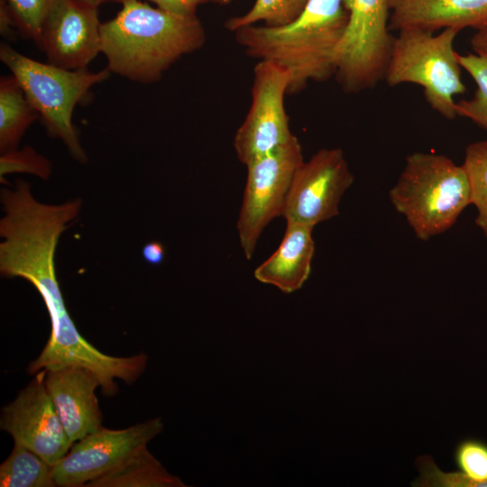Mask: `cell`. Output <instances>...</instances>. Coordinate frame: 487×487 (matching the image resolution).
Returning a JSON list of instances; mask_svg holds the SVG:
<instances>
[{
	"label": "cell",
	"mask_w": 487,
	"mask_h": 487,
	"mask_svg": "<svg viewBox=\"0 0 487 487\" xmlns=\"http://www.w3.org/2000/svg\"><path fill=\"white\" fill-rule=\"evenodd\" d=\"M121 4L118 14L101 25V53L111 73L142 84L154 83L206 42L196 14H177L141 0Z\"/></svg>",
	"instance_id": "6da1fadb"
},
{
	"label": "cell",
	"mask_w": 487,
	"mask_h": 487,
	"mask_svg": "<svg viewBox=\"0 0 487 487\" xmlns=\"http://www.w3.org/2000/svg\"><path fill=\"white\" fill-rule=\"evenodd\" d=\"M348 20L343 0H309L301 14L282 26L253 24L234 32L254 59L272 62L290 75L289 94L335 73V53Z\"/></svg>",
	"instance_id": "7a4b0ae2"
},
{
	"label": "cell",
	"mask_w": 487,
	"mask_h": 487,
	"mask_svg": "<svg viewBox=\"0 0 487 487\" xmlns=\"http://www.w3.org/2000/svg\"><path fill=\"white\" fill-rule=\"evenodd\" d=\"M395 210L423 241L450 229L470 205V188L463 165L434 152H414L389 191Z\"/></svg>",
	"instance_id": "3957f363"
},
{
	"label": "cell",
	"mask_w": 487,
	"mask_h": 487,
	"mask_svg": "<svg viewBox=\"0 0 487 487\" xmlns=\"http://www.w3.org/2000/svg\"><path fill=\"white\" fill-rule=\"evenodd\" d=\"M0 60L18 80L48 135L61 140L73 159L86 163L87 156L79 142L72 115L88 91L109 78L110 70L63 69L31 59L6 43L0 45Z\"/></svg>",
	"instance_id": "277c9868"
},
{
	"label": "cell",
	"mask_w": 487,
	"mask_h": 487,
	"mask_svg": "<svg viewBox=\"0 0 487 487\" xmlns=\"http://www.w3.org/2000/svg\"><path fill=\"white\" fill-rule=\"evenodd\" d=\"M460 31L446 28L435 33L403 29L394 38L384 79L389 86L416 84L430 107L446 119L457 115L454 97L464 93L461 66L454 48Z\"/></svg>",
	"instance_id": "5b68a950"
},
{
	"label": "cell",
	"mask_w": 487,
	"mask_h": 487,
	"mask_svg": "<svg viewBox=\"0 0 487 487\" xmlns=\"http://www.w3.org/2000/svg\"><path fill=\"white\" fill-rule=\"evenodd\" d=\"M348 20L335 53V78L345 93L371 89L384 78L394 37L387 0H343Z\"/></svg>",
	"instance_id": "8992f818"
},
{
	"label": "cell",
	"mask_w": 487,
	"mask_h": 487,
	"mask_svg": "<svg viewBox=\"0 0 487 487\" xmlns=\"http://www.w3.org/2000/svg\"><path fill=\"white\" fill-rule=\"evenodd\" d=\"M303 161L301 144L294 135L285 144L245 165L246 183L236 229L247 260L252 259L265 227L282 216L292 179Z\"/></svg>",
	"instance_id": "52a82bcc"
},
{
	"label": "cell",
	"mask_w": 487,
	"mask_h": 487,
	"mask_svg": "<svg viewBox=\"0 0 487 487\" xmlns=\"http://www.w3.org/2000/svg\"><path fill=\"white\" fill-rule=\"evenodd\" d=\"M289 84L290 75L283 68L263 60L254 66L250 107L234 137V152L244 165L294 136L285 108Z\"/></svg>",
	"instance_id": "ba28073f"
},
{
	"label": "cell",
	"mask_w": 487,
	"mask_h": 487,
	"mask_svg": "<svg viewBox=\"0 0 487 487\" xmlns=\"http://www.w3.org/2000/svg\"><path fill=\"white\" fill-rule=\"evenodd\" d=\"M354 179L342 149L319 150L297 170L281 216L286 223L315 227L338 216L340 201Z\"/></svg>",
	"instance_id": "9c48e42d"
},
{
	"label": "cell",
	"mask_w": 487,
	"mask_h": 487,
	"mask_svg": "<svg viewBox=\"0 0 487 487\" xmlns=\"http://www.w3.org/2000/svg\"><path fill=\"white\" fill-rule=\"evenodd\" d=\"M163 429L161 418L124 429L104 427L76 441L68 454L53 465L57 486H86L133 456Z\"/></svg>",
	"instance_id": "30bf717a"
},
{
	"label": "cell",
	"mask_w": 487,
	"mask_h": 487,
	"mask_svg": "<svg viewBox=\"0 0 487 487\" xmlns=\"http://www.w3.org/2000/svg\"><path fill=\"white\" fill-rule=\"evenodd\" d=\"M45 370L2 408L0 427L51 465L63 458L72 443L45 387Z\"/></svg>",
	"instance_id": "8fae6325"
},
{
	"label": "cell",
	"mask_w": 487,
	"mask_h": 487,
	"mask_svg": "<svg viewBox=\"0 0 487 487\" xmlns=\"http://www.w3.org/2000/svg\"><path fill=\"white\" fill-rule=\"evenodd\" d=\"M101 25L98 7L79 0H51L38 46L51 64L87 69L101 53Z\"/></svg>",
	"instance_id": "7c38bea8"
},
{
	"label": "cell",
	"mask_w": 487,
	"mask_h": 487,
	"mask_svg": "<svg viewBox=\"0 0 487 487\" xmlns=\"http://www.w3.org/2000/svg\"><path fill=\"white\" fill-rule=\"evenodd\" d=\"M44 383L72 443L102 427L103 417L95 393L100 380L96 372L68 365L47 370Z\"/></svg>",
	"instance_id": "4fadbf2b"
},
{
	"label": "cell",
	"mask_w": 487,
	"mask_h": 487,
	"mask_svg": "<svg viewBox=\"0 0 487 487\" xmlns=\"http://www.w3.org/2000/svg\"><path fill=\"white\" fill-rule=\"evenodd\" d=\"M390 30L435 32L455 28L479 29L487 23V0H387Z\"/></svg>",
	"instance_id": "5bb4252c"
},
{
	"label": "cell",
	"mask_w": 487,
	"mask_h": 487,
	"mask_svg": "<svg viewBox=\"0 0 487 487\" xmlns=\"http://www.w3.org/2000/svg\"><path fill=\"white\" fill-rule=\"evenodd\" d=\"M313 229L311 225L286 223L279 247L254 270V278L287 294L301 289L311 271L315 253Z\"/></svg>",
	"instance_id": "9a60e30c"
},
{
	"label": "cell",
	"mask_w": 487,
	"mask_h": 487,
	"mask_svg": "<svg viewBox=\"0 0 487 487\" xmlns=\"http://www.w3.org/2000/svg\"><path fill=\"white\" fill-rule=\"evenodd\" d=\"M458 471L443 472L430 455L416 460L419 474L414 487H487V443L476 438L460 441L454 452Z\"/></svg>",
	"instance_id": "2e32d148"
},
{
	"label": "cell",
	"mask_w": 487,
	"mask_h": 487,
	"mask_svg": "<svg viewBox=\"0 0 487 487\" xmlns=\"http://www.w3.org/2000/svg\"><path fill=\"white\" fill-rule=\"evenodd\" d=\"M88 487H184L144 447L114 469L90 481Z\"/></svg>",
	"instance_id": "e0dca14e"
},
{
	"label": "cell",
	"mask_w": 487,
	"mask_h": 487,
	"mask_svg": "<svg viewBox=\"0 0 487 487\" xmlns=\"http://www.w3.org/2000/svg\"><path fill=\"white\" fill-rule=\"evenodd\" d=\"M39 114L13 75L0 78V152L18 148V144Z\"/></svg>",
	"instance_id": "ac0fdd59"
},
{
	"label": "cell",
	"mask_w": 487,
	"mask_h": 487,
	"mask_svg": "<svg viewBox=\"0 0 487 487\" xmlns=\"http://www.w3.org/2000/svg\"><path fill=\"white\" fill-rule=\"evenodd\" d=\"M1 487H56L53 465L31 449L14 444L0 465Z\"/></svg>",
	"instance_id": "d6986e66"
},
{
	"label": "cell",
	"mask_w": 487,
	"mask_h": 487,
	"mask_svg": "<svg viewBox=\"0 0 487 487\" xmlns=\"http://www.w3.org/2000/svg\"><path fill=\"white\" fill-rule=\"evenodd\" d=\"M309 0H255L253 6L244 14L233 16L225 23V27L234 32L248 25L262 23L265 26H282L297 19Z\"/></svg>",
	"instance_id": "ffe728a7"
},
{
	"label": "cell",
	"mask_w": 487,
	"mask_h": 487,
	"mask_svg": "<svg viewBox=\"0 0 487 487\" xmlns=\"http://www.w3.org/2000/svg\"><path fill=\"white\" fill-rule=\"evenodd\" d=\"M462 165L469 183L470 205L477 210L475 224L487 237V141L469 144Z\"/></svg>",
	"instance_id": "44dd1931"
},
{
	"label": "cell",
	"mask_w": 487,
	"mask_h": 487,
	"mask_svg": "<svg viewBox=\"0 0 487 487\" xmlns=\"http://www.w3.org/2000/svg\"><path fill=\"white\" fill-rule=\"evenodd\" d=\"M457 59L461 68L473 78L477 89L471 99L456 102V115L469 118L487 130V57L476 53H458Z\"/></svg>",
	"instance_id": "7402d4cb"
},
{
	"label": "cell",
	"mask_w": 487,
	"mask_h": 487,
	"mask_svg": "<svg viewBox=\"0 0 487 487\" xmlns=\"http://www.w3.org/2000/svg\"><path fill=\"white\" fill-rule=\"evenodd\" d=\"M52 171L49 159L38 153L32 147L24 146L1 153L0 179L5 183L4 177L12 173H27L48 179Z\"/></svg>",
	"instance_id": "603a6c76"
},
{
	"label": "cell",
	"mask_w": 487,
	"mask_h": 487,
	"mask_svg": "<svg viewBox=\"0 0 487 487\" xmlns=\"http://www.w3.org/2000/svg\"><path fill=\"white\" fill-rule=\"evenodd\" d=\"M17 29L37 45L41 26L51 0H6Z\"/></svg>",
	"instance_id": "cb8c5ba5"
},
{
	"label": "cell",
	"mask_w": 487,
	"mask_h": 487,
	"mask_svg": "<svg viewBox=\"0 0 487 487\" xmlns=\"http://www.w3.org/2000/svg\"><path fill=\"white\" fill-rule=\"evenodd\" d=\"M124 0L120 1V4ZM157 7L181 15H190L196 14V8L190 5L186 0H150Z\"/></svg>",
	"instance_id": "d4e9b609"
},
{
	"label": "cell",
	"mask_w": 487,
	"mask_h": 487,
	"mask_svg": "<svg viewBox=\"0 0 487 487\" xmlns=\"http://www.w3.org/2000/svg\"><path fill=\"white\" fill-rule=\"evenodd\" d=\"M142 255L148 263L152 265H159L164 260V245L157 241L149 242L143 246Z\"/></svg>",
	"instance_id": "484cf974"
},
{
	"label": "cell",
	"mask_w": 487,
	"mask_h": 487,
	"mask_svg": "<svg viewBox=\"0 0 487 487\" xmlns=\"http://www.w3.org/2000/svg\"><path fill=\"white\" fill-rule=\"evenodd\" d=\"M17 29L16 23L6 0H0V32L5 37L11 36Z\"/></svg>",
	"instance_id": "4316f807"
},
{
	"label": "cell",
	"mask_w": 487,
	"mask_h": 487,
	"mask_svg": "<svg viewBox=\"0 0 487 487\" xmlns=\"http://www.w3.org/2000/svg\"><path fill=\"white\" fill-rule=\"evenodd\" d=\"M471 45L476 54L487 57V23L477 29L471 39Z\"/></svg>",
	"instance_id": "83f0119b"
},
{
	"label": "cell",
	"mask_w": 487,
	"mask_h": 487,
	"mask_svg": "<svg viewBox=\"0 0 487 487\" xmlns=\"http://www.w3.org/2000/svg\"><path fill=\"white\" fill-rule=\"evenodd\" d=\"M190 5L197 9L199 5L213 3L218 5H227L234 0H186Z\"/></svg>",
	"instance_id": "f1b7e54d"
},
{
	"label": "cell",
	"mask_w": 487,
	"mask_h": 487,
	"mask_svg": "<svg viewBox=\"0 0 487 487\" xmlns=\"http://www.w3.org/2000/svg\"><path fill=\"white\" fill-rule=\"evenodd\" d=\"M79 1H82V2L87 3L88 5L99 7L100 5H102V4H104V3L107 2V1H115V2L120 3L121 0H79Z\"/></svg>",
	"instance_id": "f546056e"
}]
</instances>
